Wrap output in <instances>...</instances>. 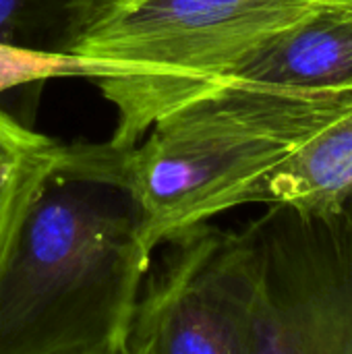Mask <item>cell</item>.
Masks as SVG:
<instances>
[{
    "instance_id": "obj_3",
    "label": "cell",
    "mask_w": 352,
    "mask_h": 354,
    "mask_svg": "<svg viewBox=\"0 0 352 354\" xmlns=\"http://www.w3.org/2000/svg\"><path fill=\"white\" fill-rule=\"evenodd\" d=\"M319 0H81L64 52L124 64L98 81L116 108L110 145L129 149L176 106L199 95Z\"/></svg>"
},
{
    "instance_id": "obj_6",
    "label": "cell",
    "mask_w": 352,
    "mask_h": 354,
    "mask_svg": "<svg viewBox=\"0 0 352 354\" xmlns=\"http://www.w3.org/2000/svg\"><path fill=\"white\" fill-rule=\"evenodd\" d=\"M228 79L299 91L352 89V0H319L257 46Z\"/></svg>"
},
{
    "instance_id": "obj_10",
    "label": "cell",
    "mask_w": 352,
    "mask_h": 354,
    "mask_svg": "<svg viewBox=\"0 0 352 354\" xmlns=\"http://www.w3.org/2000/svg\"><path fill=\"white\" fill-rule=\"evenodd\" d=\"M133 71L124 64L108 62V60H91L77 54L62 52H37L0 46V91L44 81L50 77H87L93 81L104 79H127Z\"/></svg>"
},
{
    "instance_id": "obj_1",
    "label": "cell",
    "mask_w": 352,
    "mask_h": 354,
    "mask_svg": "<svg viewBox=\"0 0 352 354\" xmlns=\"http://www.w3.org/2000/svg\"><path fill=\"white\" fill-rule=\"evenodd\" d=\"M151 261L131 195L66 145L0 257V354L124 353Z\"/></svg>"
},
{
    "instance_id": "obj_5",
    "label": "cell",
    "mask_w": 352,
    "mask_h": 354,
    "mask_svg": "<svg viewBox=\"0 0 352 354\" xmlns=\"http://www.w3.org/2000/svg\"><path fill=\"white\" fill-rule=\"evenodd\" d=\"M147 272L127 354H255L257 268L245 228L201 224L168 243Z\"/></svg>"
},
{
    "instance_id": "obj_2",
    "label": "cell",
    "mask_w": 352,
    "mask_h": 354,
    "mask_svg": "<svg viewBox=\"0 0 352 354\" xmlns=\"http://www.w3.org/2000/svg\"><path fill=\"white\" fill-rule=\"evenodd\" d=\"M352 108L349 91H299L220 79L160 116L145 137L68 145L83 172L122 187L156 253L170 239L247 205L249 191L305 141Z\"/></svg>"
},
{
    "instance_id": "obj_7",
    "label": "cell",
    "mask_w": 352,
    "mask_h": 354,
    "mask_svg": "<svg viewBox=\"0 0 352 354\" xmlns=\"http://www.w3.org/2000/svg\"><path fill=\"white\" fill-rule=\"evenodd\" d=\"M352 199V108L272 168L247 195L249 203L334 212Z\"/></svg>"
},
{
    "instance_id": "obj_11",
    "label": "cell",
    "mask_w": 352,
    "mask_h": 354,
    "mask_svg": "<svg viewBox=\"0 0 352 354\" xmlns=\"http://www.w3.org/2000/svg\"><path fill=\"white\" fill-rule=\"evenodd\" d=\"M0 139H4L12 145H19V147H44V145H50L54 141L41 133L25 129L23 124L12 120L2 110H0Z\"/></svg>"
},
{
    "instance_id": "obj_12",
    "label": "cell",
    "mask_w": 352,
    "mask_h": 354,
    "mask_svg": "<svg viewBox=\"0 0 352 354\" xmlns=\"http://www.w3.org/2000/svg\"><path fill=\"white\" fill-rule=\"evenodd\" d=\"M120 354H127V353H120Z\"/></svg>"
},
{
    "instance_id": "obj_8",
    "label": "cell",
    "mask_w": 352,
    "mask_h": 354,
    "mask_svg": "<svg viewBox=\"0 0 352 354\" xmlns=\"http://www.w3.org/2000/svg\"><path fill=\"white\" fill-rule=\"evenodd\" d=\"M66 145L19 147L0 139V257L10 245L21 218L46 178L58 168Z\"/></svg>"
},
{
    "instance_id": "obj_9",
    "label": "cell",
    "mask_w": 352,
    "mask_h": 354,
    "mask_svg": "<svg viewBox=\"0 0 352 354\" xmlns=\"http://www.w3.org/2000/svg\"><path fill=\"white\" fill-rule=\"evenodd\" d=\"M81 0H0V46L64 52Z\"/></svg>"
},
{
    "instance_id": "obj_4",
    "label": "cell",
    "mask_w": 352,
    "mask_h": 354,
    "mask_svg": "<svg viewBox=\"0 0 352 354\" xmlns=\"http://www.w3.org/2000/svg\"><path fill=\"white\" fill-rule=\"evenodd\" d=\"M243 228L257 268L255 354H352V199L324 214L268 205Z\"/></svg>"
}]
</instances>
